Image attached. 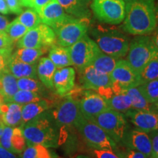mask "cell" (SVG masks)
Returning <instances> with one entry per match:
<instances>
[{
  "mask_svg": "<svg viewBox=\"0 0 158 158\" xmlns=\"http://www.w3.org/2000/svg\"><path fill=\"white\" fill-rule=\"evenodd\" d=\"M156 0H131L126 3L122 29L133 35L152 34L157 27Z\"/></svg>",
  "mask_w": 158,
  "mask_h": 158,
  "instance_id": "cell-1",
  "label": "cell"
},
{
  "mask_svg": "<svg viewBox=\"0 0 158 158\" xmlns=\"http://www.w3.org/2000/svg\"><path fill=\"white\" fill-rule=\"evenodd\" d=\"M27 146L56 148L62 142V133L53 116L51 108L21 126Z\"/></svg>",
  "mask_w": 158,
  "mask_h": 158,
  "instance_id": "cell-2",
  "label": "cell"
},
{
  "mask_svg": "<svg viewBox=\"0 0 158 158\" xmlns=\"http://www.w3.org/2000/svg\"><path fill=\"white\" fill-rule=\"evenodd\" d=\"M91 35L100 51L105 54L117 59L127 55L130 40L122 31L98 25L92 29Z\"/></svg>",
  "mask_w": 158,
  "mask_h": 158,
  "instance_id": "cell-3",
  "label": "cell"
},
{
  "mask_svg": "<svg viewBox=\"0 0 158 158\" xmlns=\"http://www.w3.org/2000/svg\"><path fill=\"white\" fill-rule=\"evenodd\" d=\"M74 128L80 133L89 149L116 151L118 144L98 124L79 114L74 122Z\"/></svg>",
  "mask_w": 158,
  "mask_h": 158,
  "instance_id": "cell-4",
  "label": "cell"
},
{
  "mask_svg": "<svg viewBox=\"0 0 158 158\" xmlns=\"http://www.w3.org/2000/svg\"><path fill=\"white\" fill-rule=\"evenodd\" d=\"M89 120L101 127L117 144H121L130 127L124 114L110 108Z\"/></svg>",
  "mask_w": 158,
  "mask_h": 158,
  "instance_id": "cell-5",
  "label": "cell"
},
{
  "mask_svg": "<svg viewBox=\"0 0 158 158\" xmlns=\"http://www.w3.org/2000/svg\"><path fill=\"white\" fill-rule=\"evenodd\" d=\"M89 21L69 15L62 22L53 27L56 36V44L70 47L87 35Z\"/></svg>",
  "mask_w": 158,
  "mask_h": 158,
  "instance_id": "cell-6",
  "label": "cell"
},
{
  "mask_svg": "<svg viewBox=\"0 0 158 158\" xmlns=\"http://www.w3.org/2000/svg\"><path fill=\"white\" fill-rule=\"evenodd\" d=\"M156 51L151 37L137 35L130 43L127 61L140 73Z\"/></svg>",
  "mask_w": 158,
  "mask_h": 158,
  "instance_id": "cell-7",
  "label": "cell"
},
{
  "mask_svg": "<svg viewBox=\"0 0 158 158\" xmlns=\"http://www.w3.org/2000/svg\"><path fill=\"white\" fill-rule=\"evenodd\" d=\"M124 0H92L91 10L99 21L108 24L121 23L125 17Z\"/></svg>",
  "mask_w": 158,
  "mask_h": 158,
  "instance_id": "cell-8",
  "label": "cell"
},
{
  "mask_svg": "<svg viewBox=\"0 0 158 158\" xmlns=\"http://www.w3.org/2000/svg\"><path fill=\"white\" fill-rule=\"evenodd\" d=\"M79 81L84 89L92 90L107 99L114 93L110 76L103 73L92 65L78 70Z\"/></svg>",
  "mask_w": 158,
  "mask_h": 158,
  "instance_id": "cell-9",
  "label": "cell"
},
{
  "mask_svg": "<svg viewBox=\"0 0 158 158\" xmlns=\"http://www.w3.org/2000/svg\"><path fill=\"white\" fill-rule=\"evenodd\" d=\"M56 43V36L54 29L49 26L40 23L38 27L28 30L17 41V48L50 49Z\"/></svg>",
  "mask_w": 158,
  "mask_h": 158,
  "instance_id": "cell-10",
  "label": "cell"
},
{
  "mask_svg": "<svg viewBox=\"0 0 158 158\" xmlns=\"http://www.w3.org/2000/svg\"><path fill=\"white\" fill-rule=\"evenodd\" d=\"M68 48L73 65L78 70L92 64L100 51L94 40L88 35H84Z\"/></svg>",
  "mask_w": 158,
  "mask_h": 158,
  "instance_id": "cell-11",
  "label": "cell"
},
{
  "mask_svg": "<svg viewBox=\"0 0 158 158\" xmlns=\"http://www.w3.org/2000/svg\"><path fill=\"white\" fill-rule=\"evenodd\" d=\"M114 92L137 87L141 84V75L127 60L120 59L114 70L109 75Z\"/></svg>",
  "mask_w": 158,
  "mask_h": 158,
  "instance_id": "cell-12",
  "label": "cell"
},
{
  "mask_svg": "<svg viewBox=\"0 0 158 158\" xmlns=\"http://www.w3.org/2000/svg\"><path fill=\"white\" fill-rule=\"evenodd\" d=\"M65 97L66 98L64 100L54 109H51L53 116L61 130V133L63 128L74 127V122L81 114L76 99L69 94Z\"/></svg>",
  "mask_w": 158,
  "mask_h": 158,
  "instance_id": "cell-13",
  "label": "cell"
},
{
  "mask_svg": "<svg viewBox=\"0 0 158 158\" xmlns=\"http://www.w3.org/2000/svg\"><path fill=\"white\" fill-rule=\"evenodd\" d=\"M80 112L87 119L110 109L106 99L101 94L92 90L86 89L82 96L77 100Z\"/></svg>",
  "mask_w": 158,
  "mask_h": 158,
  "instance_id": "cell-14",
  "label": "cell"
},
{
  "mask_svg": "<svg viewBox=\"0 0 158 158\" xmlns=\"http://www.w3.org/2000/svg\"><path fill=\"white\" fill-rule=\"evenodd\" d=\"M134 127L148 134L158 130V113L149 109H131L125 113Z\"/></svg>",
  "mask_w": 158,
  "mask_h": 158,
  "instance_id": "cell-15",
  "label": "cell"
},
{
  "mask_svg": "<svg viewBox=\"0 0 158 158\" xmlns=\"http://www.w3.org/2000/svg\"><path fill=\"white\" fill-rule=\"evenodd\" d=\"M121 144L127 149L143 153L147 158L152 155V141L149 134L135 127H129Z\"/></svg>",
  "mask_w": 158,
  "mask_h": 158,
  "instance_id": "cell-16",
  "label": "cell"
},
{
  "mask_svg": "<svg viewBox=\"0 0 158 158\" xmlns=\"http://www.w3.org/2000/svg\"><path fill=\"white\" fill-rule=\"evenodd\" d=\"M0 145L13 153L17 155L22 153L27 144L21 127L5 125L3 133L0 138Z\"/></svg>",
  "mask_w": 158,
  "mask_h": 158,
  "instance_id": "cell-17",
  "label": "cell"
},
{
  "mask_svg": "<svg viewBox=\"0 0 158 158\" xmlns=\"http://www.w3.org/2000/svg\"><path fill=\"white\" fill-rule=\"evenodd\" d=\"M53 83L57 94L62 97L68 95L76 85V70L70 66L56 69Z\"/></svg>",
  "mask_w": 158,
  "mask_h": 158,
  "instance_id": "cell-18",
  "label": "cell"
},
{
  "mask_svg": "<svg viewBox=\"0 0 158 158\" xmlns=\"http://www.w3.org/2000/svg\"><path fill=\"white\" fill-rule=\"evenodd\" d=\"M39 15L41 22L53 28L62 22L70 15L64 11L58 0H51L41 10Z\"/></svg>",
  "mask_w": 158,
  "mask_h": 158,
  "instance_id": "cell-19",
  "label": "cell"
},
{
  "mask_svg": "<svg viewBox=\"0 0 158 158\" xmlns=\"http://www.w3.org/2000/svg\"><path fill=\"white\" fill-rule=\"evenodd\" d=\"M64 11L77 19L89 21L92 0H58Z\"/></svg>",
  "mask_w": 158,
  "mask_h": 158,
  "instance_id": "cell-20",
  "label": "cell"
},
{
  "mask_svg": "<svg viewBox=\"0 0 158 158\" xmlns=\"http://www.w3.org/2000/svg\"><path fill=\"white\" fill-rule=\"evenodd\" d=\"M22 105L5 102L0 106V116L4 124L11 127H21L22 122Z\"/></svg>",
  "mask_w": 158,
  "mask_h": 158,
  "instance_id": "cell-21",
  "label": "cell"
},
{
  "mask_svg": "<svg viewBox=\"0 0 158 158\" xmlns=\"http://www.w3.org/2000/svg\"><path fill=\"white\" fill-rule=\"evenodd\" d=\"M55 64L48 57H42L37 64V78L47 89H54V76L56 70Z\"/></svg>",
  "mask_w": 158,
  "mask_h": 158,
  "instance_id": "cell-22",
  "label": "cell"
},
{
  "mask_svg": "<svg viewBox=\"0 0 158 158\" xmlns=\"http://www.w3.org/2000/svg\"><path fill=\"white\" fill-rule=\"evenodd\" d=\"M52 102L46 99L42 98L40 100L23 105L21 114H22V122L21 125L28 122L29 121L36 117L45 110L52 108Z\"/></svg>",
  "mask_w": 158,
  "mask_h": 158,
  "instance_id": "cell-23",
  "label": "cell"
},
{
  "mask_svg": "<svg viewBox=\"0 0 158 158\" xmlns=\"http://www.w3.org/2000/svg\"><path fill=\"white\" fill-rule=\"evenodd\" d=\"M37 64H27L10 57L7 70L17 79L21 78H38L37 75Z\"/></svg>",
  "mask_w": 158,
  "mask_h": 158,
  "instance_id": "cell-24",
  "label": "cell"
},
{
  "mask_svg": "<svg viewBox=\"0 0 158 158\" xmlns=\"http://www.w3.org/2000/svg\"><path fill=\"white\" fill-rule=\"evenodd\" d=\"M19 89L17 78L8 70H5L0 76V103L7 102Z\"/></svg>",
  "mask_w": 158,
  "mask_h": 158,
  "instance_id": "cell-25",
  "label": "cell"
},
{
  "mask_svg": "<svg viewBox=\"0 0 158 158\" xmlns=\"http://www.w3.org/2000/svg\"><path fill=\"white\" fill-rule=\"evenodd\" d=\"M48 58L52 61L57 69L66 68L73 65L68 47L54 45L48 51Z\"/></svg>",
  "mask_w": 158,
  "mask_h": 158,
  "instance_id": "cell-26",
  "label": "cell"
},
{
  "mask_svg": "<svg viewBox=\"0 0 158 158\" xmlns=\"http://www.w3.org/2000/svg\"><path fill=\"white\" fill-rule=\"evenodd\" d=\"M48 50L47 48H18L12 53V57L27 64H37L41 56Z\"/></svg>",
  "mask_w": 158,
  "mask_h": 158,
  "instance_id": "cell-27",
  "label": "cell"
},
{
  "mask_svg": "<svg viewBox=\"0 0 158 158\" xmlns=\"http://www.w3.org/2000/svg\"><path fill=\"white\" fill-rule=\"evenodd\" d=\"M106 100L110 109L122 114H125L126 112L133 108L130 97L122 90L114 92Z\"/></svg>",
  "mask_w": 158,
  "mask_h": 158,
  "instance_id": "cell-28",
  "label": "cell"
},
{
  "mask_svg": "<svg viewBox=\"0 0 158 158\" xmlns=\"http://www.w3.org/2000/svg\"><path fill=\"white\" fill-rule=\"evenodd\" d=\"M119 59L109 56L100 51L91 65H92L94 68L100 72L110 75V73L114 70Z\"/></svg>",
  "mask_w": 158,
  "mask_h": 158,
  "instance_id": "cell-29",
  "label": "cell"
},
{
  "mask_svg": "<svg viewBox=\"0 0 158 158\" xmlns=\"http://www.w3.org/2000/svg\"><path fill=\"white\" fill-rule=\"evenodd\" d=\"M138 88L149 103L154 104L158 101V78L141 83Z\"/></svg>",
  "mask_w": 158,
  "mask_h": 158,
  "instance_id": "cell-30",
  "label": "cell"
},
{
  "mask_svg": "<svg viewBox=\"0 0 158 158\" xmlns=\"http://www.w3.org/2000/svg\"><path fill=\"white\" fill-rule=\"evenodd\" d=\"M141 81L147 82L149 81L158 78V51H155V54L150 59L141 73Z\"/></svg>",
  "mask_w": 158,
  "mask_h": 158,
  "instance_id": "cell-31",
  "label": "cell"
},
{
  "mask_svg": "<svg viewBox=\"0 0 158 158\" xmlns=\"http://www.w3.org/2000/svg\"><path fill=\"white\" fill-rule=\"evenodd\" d=\"M20 157L21 158H54L48 148L40 144L27 146L23 152L20 154Z\"/></svg>",
  "mask_w": 158,
  "mask_h": 158,
  "instance_id": "cell-32",
  "label": "cell"
},
{
  "mask_svg": "<svg viewBox=\"0 0 158 158\" xmlns=\"http://www.w3.org/2000/svg\"><path fill=\"white\" fill-rule=\"evenodd\" d=\"M17 84L19 89L37 92L42 96L45 92V88H46L38 78H19L17 79Z\"/></svg>",
  "mask_w": 158,
  "mask_h": 158,
  "instance_id": "cell-33",
  "label": "cell"
},
{
  "mask_svg": "<svg viewBox=\"0 0 158 158\" xmlns=\"http://www.w3.org/2000/svg\"><path fill=\"white\" fill-rule=\"evenodd\" d=\"M122 91V90H121ZM130 97L132 108L134 109H149L151 104L149 103L144 96L137 87L122 90Z\"/></svg>",
  "mask_w": 158,
  "mask_h": 158,
  "instance_id": "cell-34",
  "label": "cell"
},
{
  "mask_svg": "<svg viewBox=\"0 0 158 158\" xmlns=\"http://www.w3.org/2000/svg\"><path fill=\"white\" fill-rule=\"evenodd\" d=\"M16 19L29 30L38 27L42 23L39 14L33 8H29L23 11Z\"/></svg>",
  "mask_w": 158,
  "mask_h": 158,
  "instance_id": "cell-35",
  "label": "cell"
},
{
  "mask_svg": "<svg viewBox=\"0 0 158 158\" xmlns=\"http://www.w3.org/2000/svg\"><path fill=\"white\" fill-rule=\"evenodd\" d=\"M43 98V96L37 92L19 89L15 94L10 98L7 102H15L20 105H25L29 102L37 101Z\"/></svg>",
  "mask_w": 158,
  "mask_h": 158,
  "instance_id": "cell-36",
  "label": "cell"
},
{
  "mask_svg": "<svg viewBox=\"0 0 158 158\" xmlns=\"http://www.w3.org/2000/svg\"><path fill=\"white\" fill-rule=\"evenodd\" d=\"M28 30L29 29L25 26L20 23L17 19H15L9 23L5 31L13 42L17 43V41L19 40Z\"/></svg>",
  "mask_w": 158,
  "mask_h": 158,
  "instance_id": "cell-37",
  "label": "cell"
},
{
  "mask_svg": "<svg viewBox=\"0 0 158 158\" xmlns=\"http://www.w3.org/2000/svg\"><path fill=\"white\" fill-rule=\"evenodd\" d=\"M13 50L0 49V76L7 70V65L10 59Z\"/></svg>",
  "mask_w": 158,
  "mask_h": 158,
  "instance_id": "cell-38",
  "label": "cell"
},
{
  "mask_svg": "<svg viewBox=\"0 0 158 158\" xmlns=\"http://www.w3.org/2000/svg\"><path fill=\"white\" fill-rule=\"evenodd\" d=\"M94 158H121L116 151L108 149H93L91 151Z\"/></svg>",
  "mask_w": 158,
  "mask_h": 158,
  "instance_id": "cell-39",
  "label": "cell"
},
{
  "mask_svg": "<svg viewBox=\"0 0 158 158\" xmlns=\"http://www.w3.org/2000/svg\"><path fill=\"white\" fill-rule=\"evenodd\" d=\"M116 152L121 157V158H147V156L143 155V153L133 149H127V148H126L125 150H122V151H119L117 149Z\"/></svg>",
  "mask_w": 158,
  "mask_h": 158,
  "instance_id": "cell-40",
  "label": "cell"
},
{
  "mask_svg": "<svg viewBox=\"0 0 158 158\" xmlns=\"http://www.w3.org/2000/svg\"><path fill=\"white\" fill-rule=\"evenodd\" d=\"M15 43L6 34L5 31H0V49L13 50Z\"/></svg>",
  "mask_w": 158,
  "mask_h": 158,
  "instance_id": "cell-41",
  "label": "cell"
},
{
  "mask_svg": "<svg viewBox=\"0 0 158 158\" xmlns=\"http://www.w3.org/2000/svg\"><path fill=\"white\" fill-rule=\"evenodd\" d=\"M10 13L21 14L23 12L22 6L20 3V0H5Z\"/></svg>",
  "mask_w": 158,
  "mask_h": 158,
  "instance_id": "cell-42",
  "label": "cell"
},
{
  "mask_svg": "<svg viewBox=\"0 0 158 158\" xmlns=\"http://www.w3.org/2000/svg\"><path fill=\"white\" fill-rule=\"evenodd\" d=\"M152 141V155L151 156L158 157V130L153 132L150 135Z\"/></svg>",
  "mask_w": 158,
  "mask_h": 158,
  "instance_id": "cell-43",
  "label": "cell"
},
{
  "mask_svg": "<svg viewBox=\"0 0 158 158\" xmlns=\"http://www.w3.org/2000/svg\"><path fill=\"white\" fill-rule=\"evenodd\" d=\"M51 1V0H34L32 8L39 14L40 13L41 10Z\"/></svg>",
  "mask_w": 158,
  "mask_h": 158,
  "instance_id": "cell-44",
  "label": "cell"
},
{
  "mask_svg": "<svg viewBox=\"0 0 158 158\" xmlns=\"http://www.w3.org/2000/svg\"><path fill=\"white\" fill-rule=\"evenodd\" d=\"M0 158H21L20 155L13 153L0 145Z\"/></svg>",
  "mask_w": 158,
  "mask_h": 158,
  "instance_id": "cell-45",
  "label": "cell"
},
{
  "mask_svg": "<svg viewBox=\"0 0 158 158\" xmlns=\"http://www.w3.org/2000/svg\"><path fill=\"white\" fill-rule=\"evenodd\" d=\"M0 13L4 15L10 14V13L5 0H0Z\"/></svg>",
  "mask_w": 158,
  "mask_h": 158,
  "instance_id": "cell-46",
  "label": "cell"
},
{
  "mask_svg": "<svg viewBox=\"0 0 158 158\" xmlns=\"http://www.w3.org/2000/svg\"><path fill=\"white\" fill-rule=\"evenodd\" d=\"M151 40L152 41L155 48L158 51V27H156L155 31L152 32V35L151 36Z\"/></svg>",
  "mask_w": 158,
  "mask_h": 158,
  "instance_id": "cell-47",
  "label": "cell"
},
{
  "mask_svg": "<svg viewBox=\"0 0 158 158\" xmlns=\"http://www.w3.org/2000/svg\"><path fill=\"white\" fill-rule=\"evenodd\" d=\"M9 23H10L8 19H6L5 17L0 15V31H5V29L7 28Z\"/></svg>",
  "mask_w": 158,
  "mask_h": 158,
  "instance_id": "cell-48",
  "label": "cell"
},
{
  "mask_svg": "<svg viewBox=\"0 0 158 158\" xmlns=\"http://www.w3.org/2000/svg\"><path fill=\"white\" fill-rule=\"evenodd\" d=\"M20 3H21L22 7L32 8L34 0H20Z\"/></svg>",
  "mask_w": 158,
  "mask_h": 158,
  "instance_id": "cell-49",
  "label": "cell"
},
{
  "mask_svg": "<svg viewBox=\"0 0 158 158\" xmlns=\"http://www.w3.org/2000/svg\"><path fill=\"white\" fill-rule=\"evenodd\" d=\"M4 127H5V124H4L2 122H0V138H1V136L3 133Z\"/></svg>",
  "mask_w": 158,
  "mask_h": 158,
  "instance_id": "cell-50",
  "label": "cell"
},
{
  "mask_svg": "<svg viewBox=\"0 0 158 158\" xmlns=\"http://www.w3.org/2000/svg\"><path fill=\"white\" fill-rule=\"evenodd\" d=\"M76 158H92V157H89V156L85 155H79L77 156Z\"/></svg>",
  "mask_w": 158,
  "mask_h": 158,
  "instance_id": "cell-51",
  "label": "cell"
},
{
  "mask_svg": "<svg viewBox=\"0 0 158 158\" xmlns=\"http://www.w3.org/2000/svg\"><path fill=\"white\" fill-rule=\"evenodd\" d=\"M156 18H157V21L158 23V7H156Z\"/></svg>",
  "mask_w": 158,
  "mask_h": 158,
  "instance_id": "cell-52",
  "label": "cell"
},
{
  "mask_svg": "<svg viewBox=\"0 0 158 158\" xmlns=\"http://www.w3.org/2000/svg\"><path fill=\"white\" fill-rule=\"evenodd\" d=\"M124 2H125V3H127V2H129L130 1H131V0H124Z\"/></svg>",
  "mask_w": 158,
  "mask_h": 158,
  "instance_id": "cell-53",
  "label": "cell"
},
{
  "mask_svg": "<svg viewBox=\"0 0 158 158\" xmlns=\"http://www.w3.org/2000/svg\"><path fill=\"white\" fill-rule=\"evenodd\" d=\"M156 106H157V108L158 109V101L156 102Z\"/></svg>",
  "mask_w": 158,
  "mask_h": 158,
  "instance_id": "cell-54",
  "label": "cell"
},
{
  "mask_svg": "<svg viewBox=\"0 0 158 158\" xmlns=\"http://www.w3.org/2000/svg\"><path fill=\"white\" fill-rule=\"evenodd\" d=\"M149 158H157V157H152V156H150Z\"/></svg>",
  "mask_w": 158,
  "mask_h": 158,
  "instance_id": "cell-55",
  "label": "cell"
},
{
  "mask_svg": "<svg viewBox=\"0 0 158 158\" xmlns=\"http://www.w3.org/2000/svg\"><path fill=\"white\" fill-rule=\"evenodd\" d=\"M157 158H158V157H157Z\"/></svg>",
  "mask_w": 158,
  "mask_h": 158,
  "instance_id": "cell-56",
  "label": "cell"
}]
</instances>
